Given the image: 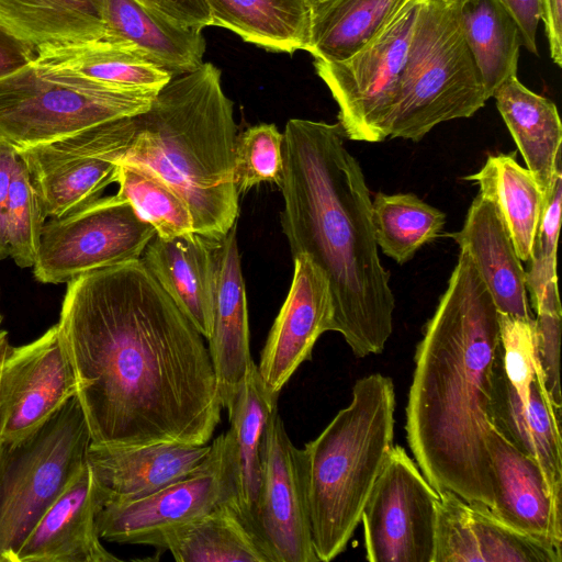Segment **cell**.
Instances as JSON below:
<instances>
[{
	"mask_svg": "<svg viewBox=\"0 0 562 562\" xmlns=\"http://www.w3.org/2000/svg\"><path fill=\"white\" fill-rule=\"evenodd\" d=\"M56 325L91 442L209 443L223 408L209 348L140 259L70 280Z\"/></svg>",
	"mask_w": 562,
	"mask_h": 562,
	"instance_id": "obj_1",
	"label": "cell"
},
{
	"mask_svg": "<svg viewBox=\"0 0 562 562\" xmlns=\"http://www.w3.org/2000/svg\"><path fill=\"white\" fill-rule=\"evenodd\" d=\"M501 366L498 311L471 256L460 248L416 347L405 430L416 464L437 492L488 507L487 441Z\"/></svg>",
	"mask_w": 562,
	"mask_h": 562,
	"instance_id": "obj_2",
	"label": "cell"
},
{
	"mask_svg": "<svg viewBox=\"0 0 562 562\" xmlns=\"http://www.w3.org/2000/svg\"><path fill=\"white\" fill-rule=\"evenodd\" d=\"M345 138L339 123L288 121L280 217L292 257L306 254L328 278L331 331L364 358L384 350L395 297L379 256L370 191Z\"/></svg>",
	"mask_w": 562,
	"mask_h": 562,
	"instance_id": "obj_3",
	"label": "cell"
},
{
	"mask_svg": "<svg viewBox=\"0 0 562 562\" xmlns=\"http://www.w3.org/2000/svg\"><path fill=\"white\" fill-rule=\"evenodd\" d=\"M133 117V133L119 164L146 170L187 203L194 233L218 241L236 225L234 183L237 125L221 70L203 63L172 77L148 109Z\"/></svg>",
	"mask_w": 562,
	"mask_h": 562,
	"instance_id": "obj_4",
	"label": "cell"
},
{
	"mask_svg": "<svg viewBox=\"0 0 562 562\" xmlns=\"http://www.w3.org/2000/svg\"><path fill=\"white\" fill-rule=\"evenodd\" d=\"M395 389L372 373L352 387L350 403L302 448L314 550L318 561L342 553L394 446Z\"/></svg>",
	"mask_w": 562,
	"mask_h": 562,
	"instance_id": "obj_5",
	"label": "cell"
},
{
	"mask_svg": "<svg viewBox=\"0 0 562 562\" xmlns=\"http://www.w3.org/2000/svg\"><path fill=\"white\" fill-rule=\"evenodd\" d=\"M487 100L463 36L458 0L422 1L387 138L419 140L442 122L472 116Z\"/></svg>",
	"mask_w": 562,
	"mask_h": 562,
	"instance_id": "obj_6",
	"label": "cell"
},
{
	"mask_svg": "<svg viewBox=\"0 0 562 562\" xmlns=\"http://www.w3.org/2000/svg\"><path fill=\"white\" fill-rule=\"evenodd\" d=\"M158 91L108 85L33 60L0 79V140L20 153L140 113Z\"/></svg>",
	"mask_w": 562,
	"mask_h": 562,
	"instance_id": "obj_7",
	"label": "cell"
},
{
	"mask_svg": "<svg viewBox=\"0 0 562 562\" xmlns=\"http://www.w3.org/2000/svg\"><path fill=\"white\" fill-rule=\"evenodd\" d=\"M90 432L77 396L24 440L0 452V562L23 541L87 463Z\"/></svg>",
	"mask_w": 562,
	"mask_h": 562,
	"instance_id": "obj_8",
	"label": "cell"
},
{
	"mask_svg": "<svg viewBox=\"0 0 562 562\" xmlns=\"http://www.w3.org/2000/svg\"><path fill=\"white\" fill-rule=\"evenodd\" d=\"M422 0H411L372 42L342 61L315 59L318 77L338 105V123L351 140L387 138L401 76Z\"/></svg>",
	"mask_w": 562,
	"mask_h": 562,
	"instance_id": "obj_9",
	"label": "cell"
},
{
	"mask_svg": "<svg viewBox=\"0 0 562 562\" xmlns=\"http://www.w3.org/2000/svg\"><path fill=\"white\" fill-rule=\"evenodd\" d=\"M155 235L126 199L99 198L44 224L33 276L42 283H68L87 272L139 260Z\"/></svg>",
	"mask_w": 562,
	"mask_h": 562,
	"instance_id": "obj_10",
	"label": "cell"
},
{
	"mask_svg": "<svg viewBox=\"0 0 562 562\" xmlns=\"http://www.w3.org/2000/svg\"><path fill=\"white\" fill-rule=\"evenodd\" d=\"M132 116L18 153L46 217H59L85 206L116 181L120 157L133 133Z\"/></svg>",
	"mask_w": 562,
	"mask_h": 562,
	"instance_id": "obj_11",
	"label": "cell"
},
{
	"mask_svg": "<svg viewBox=\"0 0 562 562\" xmlns=\"http://www.w3.org/2000/svg\"><path fill=\"white\" fill-rule=\"evenodd\" d=\"M196 472L140 498L111 502L97 516L100 538L145 544L161 533L231 504L236 509V482L231 440L221 434Z\"/></svg>",
	"mask_w": 562,
	"mask_h": 562,
	"instance_id": "obj_12",
	"label": "cell"
},
{
	"mask_svg": "<svg viewBox=\"0 0 562 562\" xmlns=\"http://www.w3.org/2000/svg\"><path fill=\"white\" fill-rule=\"evenodd\" d=\"M438 492L394 445L363 507L369 562H434Z\"/></svg>",
	"mask_w": 562,
	"mask_h": 562,
	"instance_id": "obj_13",
	"label": "cell"
},
{
	"mask_svg": "<svg viewBox=\"0 0 562 562\" xmlns=\"http://www.w3.org/2000/svg\"><path fill=\"white\" fill-rule=\"evenodd\" d=\"M260 538L271 562H319L314 550L302 449L271 413L261 441Z\"/></svg>",
	"mask_w": 562,
	"mask_h": 562,
	"instance_id": "obj_14",
	"label": "cell"
},
{
	"mask_svg": "<svg viewBox=\"0 0 562 562\" xmlns=\"http://www.w3.org/2000/svg\"><path fill=\"white\" fill-rule=\"evenodd\" d=\"M75 395V376L57 325L29 344L9 345L0 371L2 443L27 438Z\"/></svg>",
	"mask_w": 562,
	"mask_h": 562,
	"instance_id": "obj_15",
	"label": "cell"
},
{
	"mask_svg": "<svg viewBox=\"0 0 562 562\" xmlns=\"http://www.w3.org/2000/svg\"><path fill=\"white\" fill-rule=\"evenodd\" d=\"M288 295L262 348L258 367L267 390L278 396L312 357L317 339L331 331L334 307L326 273L306 254L293 257Z\"/></svg>",
	"mask_w": 562,
	"mask_h": 562,
	"instance_id": "obj_16",
	"label": "cell"
},
{
	"mask_svg": "<svg viewBox=\"0 0 562 562\" xmlns=\"http://www.w3.org/2000/svg\"><path fill=\"white\" fill-rule=\"evenodd\" d=\"M104 496L87 461L41 517L18 551V562H117L98 530Z\"/></svg>",
	"mask_w": 562,
	"mask_h": 562,
	"instance_id": "obj_17",
	"label": "cell"
},
{
	"mask_svg": "<svg viewBox=\"0 0 562 562\" xmlns=\"http://www.w3.org/2000/svg\"><path fill=\"white\" fill-rule=\"evenodd\" d=\"M492 514L504 524L562 552L561 501L537 461L492 426L488 441Z\"/></svg>",
	"mask_w": 562,
	"mask_h": 562,
	"instance_id": "obj_18",
	"label": "cell"
},
{
	"mask_svg": "<svg viewBox=\"0 0 562 562\" xmlns=\"http://www.w3.org/2000/svg\"><path fill=\"white\" fill-rule=\"evenodd\" d=\"M211 445L159 442L146 446H110L91 442L87 461L100 485L104 505L157 492L205 463Z\"/></svg>",
	"mask_w": 562,
	"mask_h": 562,
	"instance_id": "obj_19",
	"label": "cell"
},
{
	"mask_svg": "<svg viewBox=\"0 0 562 562\" xmlns=\"http://www.w3.org/2000/svg\"><path fill=\"white\" fill-rule=\"evenodd\" d=\"M214 257L213 321L207 348L225 408L255 363L236 225L218 241Z\"/></svg>",
	"mask_w": 562,
	"mask_h": 562,
	"instance_id": "obj_20",
	"label": "cell"
},
{
	"mask_svg": "<svg viewBox=\"0 0 562 562\" xmlns=\"http://www.w3.org/2000/svg\"><path fill=\"white\" fill-rule=\"evenodd\" d=\"M561 409L552 401L543 372L530 384L528 402L521 405L499 367L494 386L491 423L525 454L533 458L543 472L553 496L561 501L562 440Z\"/></svg>",
	"mask_w": 562,
	"mask_h": 562,
	"instance_id": "obj_21",
	"label": "cell"
},
{
	"mask_svg": "<svg viewBox=\"0 0 562 562\" xmlns=\"http://www.w3.org/2000/svg\"><path fill=\"white\" fill-rule=\"evenodd\" d=\"M218 241L196 233L168 239L155 235L140 257L150 274L206 340L212 333L214 252Z\"/></svg>",
	"mask_w": 562,
	"mask_h": 562,
	"instance_id": "obj_22",
	"label": "cell"
},
{
	"mask_svg": "<svg viewBox=\"0 0 562 562\" xmlns=\"http://www.w3.org/2000/svg\"><path fill=\"white\" fill-rule=\"evenodd\" d=\"M471 256L498 313L530 318L526 271L494 205L480 193L472 201L464 224L446 235Z\"/></svg>",
	"mask_w": 562,
	"mask_h": 562,
	"instance_id": "obj_23",
	"label": "cell"
},
{
	"mask_svg": "<svg viewBox=\"0 0 562 562\" xmlns=\"http://www.w3.org/2000/svg\"><path fill=\"white\" fill-rule=\"evenodd\" d=\"M277 402L278 396L267 390L258 367L254 363L225 407L231 425L227 434L234 462L237 512L262 549L258 518L261 491L260 452L265 427L271 413L278 407Z\"/></svg>",
	"mask_w": 562,
	"mask_h": 562,
	"instance_id": "obj_24",
	"label": "cell"
},
{
	"mask_svg": "<svg viewBox=\"0 0 562 562\" xmlns=\"http://www.w3.org/2000/svg\"><path fill=\"white\" fill-rule=\"evenodd\" d=\"M103 38L137 48L151 63L177 77L200 67L205 40L137 0H105Z\"/></svg>",
	"mask_w": 562,
	"mask_h": 562,
	"instance_id": "obj_25",
	"label": "cell"
},
{
	"mask_svg": "<svg viewBox=\"0 0 562 562\" xmlns=\"http://www.w3.org/2000/svg\"><path fill=\"white\" fill-rule=\"evenodd\" d=\"M493 98L527 169L546 196L562 171V124L557 105L529 90L517 76L506 79Z\"/></svg>",
	"mask_w": 562,
	"mask_h": 562,
	"instance_id": "obj_26",
	"label": "cell"
},
{
	"mask_svg": "<svg viewBox=\"0 0 562 562\" xmlns=\"http://www.w3.org/2000/svg\"><path fill=\"white\" fill-rule=\"evenodd\" d=\"M105 0H0V24L35 50L103 37Z\"/></svg>",
	"mask_w": 562,
	"mask_h": 562,
	"instance_id": "obj_27",
	"label": "cell"
},
{
	"mask_svg": "<svg viewBox=\"0 0 562 562\" xmlns=\"http://www.w3.org/2000/svg\"><path fill=\"white\" fill-rule=\"evenodd\" d=\"M496 209L520 261H530L543 209L544 193L535 177L516 160V153L490 155L483 167L464 177Z\"/></svg>",
	"mask_w": 562,
	"mask_h": 562,
	"instance_id": "obj_28",
	"label": "cell"
},
{
	"mask_svg": "<svg viewBox=\"0 0 562 562\" xmlns=\"http://www.w3.org/2000/svg\"><path fill=\"white\" fill-rule=\"evenodd\" d=\"M409 1L316 0L306 52L315 59L342 61L376 38Z\"/></svg>",
	"mask_w": 562,
	"mask_h": 562,
	"instance_id": "obj_29",
	"label": "cell"
},
{
	"mask_svg": "<svg viewBox=\"0 0 562 562\" xmlns=\"http://www.w3.org/2000/svg\"><path fill=\"white\" fill-rule=\"evenodd\" d=\"M212 26L227 29L245 42L292 54L310 44L308 0H206Z\"/></svg>",
	"mask_w": 562,
	"mask_h": 562,
	"instance_id": "obj_30",
	"label": "cell"
},
{
	"mask_svg": "<svg viewBox=\"0 0 562 562\" xmlns=\"http://www.w3.org/2000/svg\"><path fill=\"white\" fill-rule=\"evenodd\" d=\"M34 61L121 87L160 90L172 78L168 71L151 63L137 48L124 42L103 37L40 48Z\"/></svg>",
	"mask_w": 562,
	"mask_h": 562,
	"instance_id": "obj_31",
	"label": "cell"
},
{
	"mask_svg": "<svg viewBox=\"0 0 562 562\" xmlns=\"http://www.w3.org/2000/svg\"><path fill=\"white\" fill-rule=\"evenodd\" d=\"M150 546L178 562H271L231 504L161 533Z\"/></svg>",
	"mask_w": 562,
	"mask_h": 562,
	"instance_id": "obj_32",
	"label": "cell"
},
{
	"mask_svg": "<svg viewBox=\"0 0 562 562\" xmlns=\"http://www.w3.org/2000/svg\"><path fill=\"white\" fill-rule=\"evenodd\" d=\"M461 29L485 93L517 76L521 35L513 16L497 0H458Z\"/></svg>",
	"mask_w": 562,
	"mask_h": 562,
	"instance_id": "obj_33",
	"label": "cell"
},
{
	"mask_svg": "<svg viewBox=\"0 0 562 562\" xmlns=\"http://www.w3.org/2000/svg\"><path fill=\"white\" fill-rule=\"evenodd\" d=\"M371 220L378 247L403 265L440 236L446 214L414 193L379 192L371 202Z\"/></svg>",
	"mask_w": 562,
	"mask_h": 562,
	"instance_id": "obj_34",
	"label": "cell"
},
{
	"mask_svg": "<svg viewBox=\"0 0 562 562\" xmlns=\"http://www.w3.org/2000/svg\"><path fill=\"white\" fill-rule=\"evenodd\" d=\"M116 194L126 199L136 213L161 238L194 233L191 212L183 199L155 175L130 164H120Z\"/></svg>",
	"mask_w": 562,
	"mask_h": 562,
	"instance_id": "obj_35",
	"label": "cell"
},
{
	"mask_svg": "<svg viewBox=\"0 0 562 562\" xmlns=\"http://www.w3.org/2000/svg\"><path fill=\"white\" fill-rule=\"evenodd\" d=\"M562 171L544 196L526 286L537 314L562 313L557 279V248L561 222Z\"/></svg>",
	"mask_w": 562,
	"mask_h": 562,
	"instance_id": "obj_36",
	"label": "cell"
},
{
	"mask_svg": "<svg viewBox=\"0 0 562 562\" xmlns=\"http://www.w3.org/2000/svg\"><path fill=\"white\" fill-rule=\"evenodd\" d=\"M45 218L42 202L18 155L10 187L7 233L9 257L20 268L33 267Z\"/></svg>",
	"mask_w": 562,
	"mask_h": 562,
	"instance_id": "obj_37",
	"label": "cell"
},
{
	"mask_svg": "<svg viewBox=\"0 0 562 562\" xmlns=\"http://www.w3.org/2000/svg\"><path fill=\"white\" fill-rule=\"evenodd\" d=\"M469 506L482 562H562V552L504 524L488 506Z\"/></svg>",
	"mask_w": 562,
	"mask_h": 562,
	"instance_id": "obj_38",
	"label": "cell"
},
{
	"mask_svg": "<svg viewBox=\"0 0 562 562\" xmlns=\"http://www.w3.org/2000/svg\"><path fill=\"white\" fill-rule=\"evenodd\" d=\"M283 134L272 123H260L237 135L234 183L238 193L263 182L278 187L283 175Z\"/></svg>",
	"mask_w": 562,
	"mask_h": 562,
	"instance_id": "obj_39",
	"label": "cell"
},
{
	"mask_svg": "<svg viewBox=\"0 0 562 562\" xmlns=\"http://www.w3.org/2000/svg\"><path fill=\"white\" fill-rule=\"evenodd\" d=\"M498 325L503 370L525 406L531 382L537 373L543 372L538 352L536 318L498 313Z\"/></svg>",
	"mask_w": 562,
	"mask_h": 562,
	"instance_id": "obj_40",
	"label": "cell"
},
{
	"mask_svg": "<svg viewBox=\"0 0 562 562\" xmlns=\"http://www.w3.org/2000/svg\"><path fill=\"white\" fill-rule=\"evenodd\" d=\"M438 495L434 562H482L469 502L447 490Z\"/></svg>",
	"mask_w": 562,
	"mask_h": 562,
	"instance_id": "obj_41",
	"label": "cell"
},
{
	"mask_svg": "<svg viewBox=\"0 0 562 562\" xmlns=\"http://www.w3.org/2000/svg\"><path fill=\"white\" fill-rule=\"evenodd\" d=\"M538 352L547 390L555 406L561 409L560 340L562 313L536 315Z\"/></svg>",
	"mask_w": 562,
	"mask_h": 562,
	"instance_id": "obj_42",
	"label": "cell"
},
{
	"mask_svg": "<svg viewBox=\"0 0 562 562\" xmlns=\"http://www.w3.org/2000/svg\"><path fill=\"white\" fill-rule=\"evenodd\" d=\"M145 7L184 27L202 30L212 26L206 0H137Z\"/></svg>",
	"mask_w": 562,
	"mask_h": 562,
	"instance_id": "obj_43",
	"label": "cell"
},
{
	"mask_svg": "<svg viewBox=\"0 0 562 562\" xmlns=\"http://www.w3.org/2000/svg\"><path fill=\"white\" fill-rule=\"evenodd\" d=\"M513 16L519 29L522 45L538 55L537 30L541 20L540 0H497Z\"/></svg>",
	"mask_w": 562,
	"mask_h": 562,
	"instance_id": "obj_44",
	"label": "cell"
},
{
	"mask_svg": "<svg viewBox=\"0 0 562 562\" xmlns=\"http://www.w3.org/2000/svg\"><path fill=\"white\" fill-rule=\"evenodd\" d=\"M35 54V48L0 24V79L29 65Z\"/></svg>",
	"mask_w": 562,
	"mask_h": 562,
	"instance_id": "obj_45",
	"label": "cell"
},
{
	"mask_svg": "<svg viewBox=\"0 0 562 562\" xmlns=\"http://www.w3.org/2000/svg\"><path fill=\"white\" fill-rule=\"evenodd\" d=\"M18 153L0 140V260L9 257L7 215L13 168Z\"/></svg>",
	"mask_w": 562,
	"mask_h": 562,
	"instance_id": "obj_46",
	"label": "cell"
},
{
	"mask_svg": "<svg viewBox=\"0 0 562 562\" xmlns=\"http://www.w3.org/2000/svg\"><path fill=\"white\" fill-rule=\"evenodd\" d=\"M550 57L562 67V0H540Z\"/></svg>",
	"mask_w": 562,
	"mask_h": 562,
	"instance_id": "obj_47",
	"label": "cell"
},
{
	"mask_svg": "<svg viewBox=\"0 0 562 562\" xmlns=\"http://www.w3.org/2000/svg\"><path fill=\"white\" fill-rule=\"evenodd\" d=\"M9 338H7L1 345H0V371H1V364H2V359H3V356H4V352L9 346ZM1 409H0V452H1V448H2V440H1Z\"/></svg>",
	"mask_w": 562,
	"mask_h": 562,
	"instance_id": "obj_48",
	"label": "cell"
},
{
	"mask_svg": "<svg viewBox=\"0 0 562 562\" xmlns=\"http://www.w3.org/2000/svg\"><path fill=\"white\" fill-rule=\"evenodd\" d=\"M1 324L2 316L0 315V345L8 338V333L4 329H2Z\"/></svg>",
	"mask_w": 562,
	"mask_h": 562,
	"instance_id": "obj_49",
	"label": "cell"
},
{
	"mask_svg": "<svg viewBox=\"0 0 562 562\" xmlns=\"http://www.w3.org/2000/svg\"><path fill=\"white\" fill-rule=\"evenodd\" d=\"M314 1H316V0H308L310 4H311L312 2H314Z\"/></svg>",
	"mask_w": 562,
	"mask_h": 562,
	"instance_id": "obj_50",
	"label": "cell"
},
{
	"mask_svg": "<svg viewBox=\"0 0 562 562\" xmlns=\"http://www.w3.org/2000/svg\"><path fill=\"white\" fill-rule=\"evenodd\" d=\"M0 294H1V291H0Z\"/></svg>",
	"mask_w": 562,
	"mask_h": 562,
	"instance_id": "obj_51",
	"label": "cell"
},
{
	"mask_svg": "<svg viewBox=\"0 0 562 562\" xmlns=\"http://www.w3.org/2000/svg\"><path fill=\"white\" fill-rule=\"evenodd\" d=\"M422 1H424V0H422Z\"/></svg>",
	"mask_w": 562,
	"mask_h": 562,
	"instance_id": "obj_52",
	"label": "cell"
}]
</instances>
